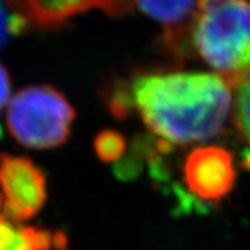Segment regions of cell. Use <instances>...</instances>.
Instances as JSON below:
<instances>
[{"label":"cell","instance_id":"7c38bea8","mask_svg":"<svg viewBox=\"0 0 250 250\" xmlns=\"http://www.w3.org/2000/svg\"><path fill=\"white\" fill-rule=\"evenodd\" d=\"M21 241L22 239L14 229V225L0 215V250H17Z\"/></svg>","mask_w":250,"mask_h":250},{"label":"cell","instance_id":"ba28073f","mask_svg":"<svg viewBox=\"0 0 250 250\" xmlns=\"http://www.w3.org/2000/svg\"><path fill=\"white\" fill-rule=\"evenodd\" d=\"M100 98L108 113L116 120L124 121L135 111L126 78L116 77L106 81L100 88Z\"/></svg>","mask_w":250,"mask_h":250},{"label":"cell","instance_id":"8992f818","mask_svg":"<svg viewBox=\"0 0 250 250\" xmlns=\"http://www.w3.org/2000/svg\"><path fill=\"white\" fill-rule=\"evenodd\" d=\"M0 187L7 200L21 207L29 218L38 214L47 200L45 172L27 156L0 153Z\"/></svg>","mask_w":250,"mask_h":250},{"label":"cell","instance_id":"d6986e66","mask_svg":"<svg viewBox=\"0 0 250 250\" xmlns=\"http://www.w3.org/2000/svg\"><path fill=\"white\" fill-rule=\"evenodd\" d=\"M238 86H245V88L250 89V74L248 75V77H246V78H245V80L242 81V82L239 83V85H238ZM238 86H236V88H238ZM236 88H235V89H236Z\"/></svg>","mask_w":250,"mask_h":250},{"label":"cell","instance_id":"9a60e30c","mask_svg":"<svg viewBox=\"0 0 250 250\" xmlns=\"http://www.w3.org/2000/svg\"><path fill=\"white\" fill-rule=\"evenodd\" d=\"M18 233L24 243L29 246L32 250H39V242H38V228L35 227H20Z\"/></svg>","mask_w":250,"mask_h":250},{"label":"cell","instance_id":"ffe728a7","mask_svg":"<svg viewBox=\"0 0 250 250\" xmlns=\"http://www.w3.org/2000/svg\"><path fill=\"white\" fill-rule=\"evenodd\" d=\"M3 195H1V192H0V210H1V207H3Z\"/></svg>","mask_w":250,"mask_h":250},{"label":"cell","instance_id":"ac0fdd59","mask_svg":"<svg viewBox=\"0 0 250 250\" xmlns=\"http://www.w3.org/2000/svg\"><path fill=\"white\" fill-rule=\"evenodd\" d=\"M53 248L57 250H67L68 245H70V239H68V235L62 231V229H57L53 233V241H52Z\"/></svg>","mask_w":250,"mask_h":250},{"label":"cell","instance_id":"5bb4252c","mask_svg":"<svg viewBox=\"0 0 250 250\" xmlns=\"http://www.w3.org/2000/svg\"><path fill=\"white\" fill-rule=\"evenodd\" d=\"M11 96V77L9 70L0 62V111L10 103Z\"/></svg>","mask_w":250,"mask_h":250},{"label":"cell","instance_id":"9c48e42d","mask_svg":"<svg viewBox=\"0 0 250 250\" xmlns=\"http://www.w3.org/2000/svg\"><path fill=\"white\" fill-rule=\"evenodd\" d=\"M126 149V139L121 132L106 128L99 131L93 139V150L99 160L103 163L120 160Z\"/></svg>","mask_w":250,"mask_h":250},{"label":"cell","instance_id":"30bf717a","mask_svg":"<svg viewBox=\"0 0 250 250\" xmlns=\"http://www.w3.org/2000/svg\"><path fill=\"white\" fill-rule=\"evenodd\" d=\"M233 126L238 136L250 147V89L243 92L238 99L233 114Z\"/></svg>","mask_w":250,"mask_h":250},{"label":"cell","instance_id":"277c9868","mask_svg":"<svg viewBox=\"0 0 250 250\" xmlns=\"http://www.w3.org/2000/svg\"><path fill=\"white\" fill-rule=\"evenodd\" d=\"M236 181L233 156L221 146H199L184 161V184L200 203L221 202Z\"/></svg>","mask_w":250,"mask_h":250},{"label":"cell","instance_id":"8fae6325","mask_svg":"<svg viewBox=\"0 0 250 250\" xmlns=\"http://www.w3.org/2000/svg\"><path fill=\"white\" fill-rule=\"evenodd\" d=\"M143 159H141L139 156H136L132 152H129V154L123 156L120 160H117V163L113 166V174L118 181L123 182H131L136 179L143 168Z\"/></svg>","mask_w":250,"mask_h":250},{"label":"cell","instance_id":"2e32d148","mask_svg":"<svg viewBox=\"0 0 250 250\" xmlns=\"http://www.w3.org/2000/svg\"><path fill=\"white\" fill-rule=\"evenodd\" d=\"M9 22H10V18L6 16L4 7H3V6H1V3H0V49L3 47L4 43H6L7 36H9L10 34Z\"/></svg>","mask_w":250,"mask_h":250},{"label":"cell","instance_id":"3957f363","mask_svg":"<svg viewBox=\"0 0 250 250\" xmlns=\"http://www.w3.org/2000/svg\"><path fill=\"white\" fill-rule=\"evenodd\" d=\"M77 111L52 85H35L10 100L6 123L10 135L28 149L47 150L68 142Z\"/></svg>","mask_w":250,"mask_h":250},{"label":"cell","instance_id":"e0dca14e","mask_svg":"<svg viewBox=\"0 0 250 250\" xmlns=\"http://www.w3.org/2000/svg\"><path fill=\"white\" fill-rule=\"evenodd\" d=\"M52 241H53V232L47 228H39L38 229V242H39V250L52 249Z\"/></svg>","mask_w":250,"mask_h":250},{"label":"cell","instance_id":"7a4b0ae2","mask_svg":"<svg viewBox=\"0 0 250 250\" xmlns=\"http://www.w3.org/2000/svg\"><path fill=\"white\" fill-rule=\"evenodd\" d=\"M189 56L235 89L250 74V0H203L189 34Z\"/></svg>","mask_w":250,"mask_h":250},{"label":"cell","instance_id":"6da1fadb","mask_svg":"<svg viewBox=\"0 0 250 250\" xmlns=\"http://www.w3.org/2000/svg\"><path fill=\"white\" fill-rule=\"evenodd\" d=\"M126 80L145 126L171 147L215 138L233 108L232 88L214 72L152 70Z\"/></svg>","mask_w":250,"mask_h":250},{"label":"cell","instance_id":"44dd1931","mask_svg":"<svg viewBox=\"0 0 250 250\" xmlns=\"http://www.w3.org/2000/svg\"><path fill=\"white\" fill-rule=\"evenodd\" d=\"M1 136H3V128H1V125H0V139H1Z\"/></svg>","mask_w":250,"mask_h":250},{"label":"cell","instance_id":"5b68a950","mask_svg":"<svg viewBox=\"0 0 250 250\" xmlns=\"http://www.w3.org/2000/svg\"><path fill=\"white\" fill-rule=\"evenodd\" d=\"M102 3L103 0H7L13 11L10 34L59 32L68 27L77 16L93 9L102 10Z\"/></svg>","mask_w":250,"mask_h":250},{"label":"cell","instance_id":"52a82bcc","mask_svg":"<svg viewBox=\"0 0 250 250\" xmlns=\"http://www.w3.org/2000/svg\"><path fill=\"white\" fill-rule=\"evenodd\" d=\"M132 9L159 22L163 46L175 57L189 56V34L203 0H131Z\"/></svg>","mask_w":250,"mask_h":250},{"label":"cell","instance_id":"4fadbf2b","mask_svg":"<svg viewBox=\"0 0 250 250\" xmlns=\"http://www.w3.org/2000/svg\"><path fill=\"white\" fill-rule=\"evenodd\" d=\"M1 215H3L6 220H9L13 225H21L24 221L29 220V217L27 215V213H25L21 207H18L17 205H14V203L10 202V200H6V202H4V205H3V214Z\"/></svg>","mask_w":250,"mask_h":250}]
</instances>
